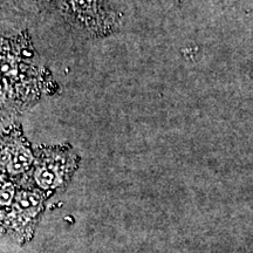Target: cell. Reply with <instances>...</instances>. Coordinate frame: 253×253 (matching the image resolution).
Wrapping results in <instances>:
<instances>
[{
  "mask_svg": "<svg viewBox=\"0 0 253 253\" xmlns=\"http://www.w3.org/2000/svg\"><path fill=\"white\" fill-rule=\"evenodd\" d=\"M78 166L79 157L71 147L39 149L32 169L34 188L48 197L68 184Z\"/></svg>",
  "mask_w": 253,
  "mask_h": 253,
  "instance_id": "obj_1",
  "label": "cell"
},
{
  "mask_svg": "<svg viewBox=\"0 0 253 253\" xmlns=\"http://www.w3.org/2000/svg\"><path fill=\"white\" fill-rule=\"evenodd\" d=\"M46 197L37 188L19 190L12 208L1 214L2 232L19 243L31 240L43 211Z\"/></svg>",
  "mask_w": 253,
  "mask_h": 253,
  "instance_id": "obj_2",
  "label": "cell"
},
{
  "mask_svg": "<svg viewBox=\"0 0 253 253\" xmlns=\"http://www.w3.org/2000/svg\"><path fill=\"white\" fill-rule=\"evenodd\" d=\"M36 157L31 145L20 131L12 130L1 141L2 176L7 178L23 176L33 169Z\"/></svg>",
  "mask_w": 253,
  "mask_h": 253,
  "instance_id": "obj_3",
  "label": "cell"
},
{
  "mask_svg": "<svg viewBox=\"0 0 253 253\" xmlns=\"http://www.w3.org/2000/svg\"><path fill=\"white\" fill-rule=\"evenodd\" d=\"M15 185L7 177H1V214L7 212L15 199Z\"/></svg>",
  "mask_w": 253,
  "mask_h": 253,
  "instance_id": "obj_4",
  "label": "cell"
}]
</instances>
